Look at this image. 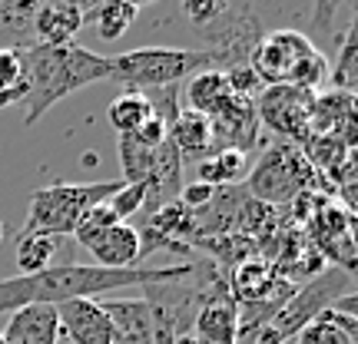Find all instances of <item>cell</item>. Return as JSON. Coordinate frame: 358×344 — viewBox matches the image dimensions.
Wrapping results in <instances>:
<instances>
[{
	"label": "cell",
	"mask_w": 358,
	"mask_h": 344,
	"mask_svg": "<svg viewBox=\"0 0 358 344\" xmlns=\"http://www.w3.org/2000/svg\"><path fill=\"white\" fill-rule=\"evenodd\" d=\"M106 119H110V126L116 129V136H133L136 129L146 126V123L153 119V106H150V100H146L143 93L123 89V93L110 103Z\"/></svg>",
	"instance_id": "27"
},
{
	"label": "cell",
	"mask_w": 358,
	"mask_h": 344,
	"mask_svg": "<svg viewBox=\"0 0 358 344\" xmlns=\"http://www.w3.org/2000/svg\"><path fill=\"white\" fill-rule=\"evenodd\" d=\"M189 334L203 344H236V334H239V305L232 301L229 288L213 292L199 305Z\"/></svg>",
	"instance_id": "13"
},
{
	"label": "cell",
	"mask_w": 358,
	"mask_h": 344,
	"mask_svg": "<svg viewBox=\"0 0 358 344\" xmlns=\"http://www.w3.org/2000/svg\"><path fill=\"white\" fill-rule=\"evenodd\" d=\"M27 96L24 126H37L43 113L80 89L110 80V57L80 47L77 40L66 47H30L24 50Z\"/></svg>",
	"instance_id": "2"
},
{
	"label": "cell",
	"mask_w": 358,
	"mask_h": 344,
	"mask_svg": "<svg viewBox=\"0 0 358 344\" xmlns=\"http://www.w3.org/2000/svg\"><path fill=\"white\" fill-rule=\"evenodd\" d=\"M285 344H358V318L345 311H322Z\"/></svg>",
	"instance_id": "22"
},
{
	"label": "cell",
	"mask_w": 358,
	"mask_h": 344,
	"mask_svg": "<svg viewBox=\"0 0 358 344\" xmlns=\"http://www.w3.org/2000/svg\"><path fill=\"white\" fill-rule=\"evenodd\" d=\"M87 252H93L100 268H133L143 258L140 229H133L129 222H116L90 245Z\"/></svg>",
	"instance_id": "18"
},
{
	"label": "cell",
	"mask_w": 358,
	"mask_h": 344,
	"mask_svg": "<svg viewBox=\"0 0 358 344\" xmlns=\"http://www.w3.org/2000/svg\"><path fill=\"white\" fill-rule=\"evenodd\" d=\"M113 344H153V308L146 298H103Z\"/></svg>",
	"instance_id": "16"
},
{
	"label": "cell",
	"mask_w": 358,
	"mask_h": 344,
	"mask_svg": "<svg viewBox=\"0 0 358 344\" xmlns=\"http://www.w3.org/2000/svg\"><path fill=\"white\" fill-rule=\"evenodd\" d=\"M0 93H24L27 96L24 50H0Z\"/></svg>",
	"instance_id": "29"
},
{
	"label": "cell",
	"mask_w": 358,
	"mask_h": 344,
	"mask_svg": "<svg viewBox=\"0 0 358 344\" xmlns=\"http://www.w3.org/2000/svg\"><path fill=\"white\" fill-rule=\"evenodd\" d=\"M229 96L232 93H229V83H226V73H222V70H203V73H196V77L189 80V87H186L189 110L206 116V119L216 113Z\"/></svg>",
	"instance_id": "24"
},
{
	"label": "cell",
	"mask_w": 358,
	"mask_h": 344,
	"mask_svg": "<svg viewBox=\"0 0 358 344\" xmlns=\"http://www.w3.org/2000/svg\"><path fill=\"white\" fill-rule=\"evenodd\" d=\"M110 225H116V216L110 212V205L103 202V205H93L87 216L77 222V229H73V239H77L80 248H90V245L100 239L103 232L110 229Z\"/></svg>",
	"instance_id": "28"
},
{
	"label": "cell",
	"mask_w": 358,
	"mask_h": 344,
	"mask_svg": "<svg viewBox=\"0 0 358 344\" xmlns=\"http://www.w3.org/2000/svg\"><path fill=\"white\" fill-rule=\"evenodd\" d=\"M0 242H3V222H0Z\"/></svg>",
	"instance_id": "32"
},
{
	"label": "cell",
	"mask_w": 358,
	"mask_h": 344,
	"mask_svg": "<svg viewBox=\"0 0 358 344\" xmlns=\"http://www.w3.org/2000/svg\"><path fill=\"white\" fill-rule=\"evenodd\" d=\"M222 10H226L222 0H186V3L179 7V13H182L196 30H203V27H209L213 20H219Z\"/></svg>",
	"instance_id": "31"
},
{
	"label": "cell",
	"mask_w": 358,
	"mask_h": 344,
	"mask_svg": "<svg viewBox=\"0 0 358 344\" xmlns=\"http://www.w3.org/2000/svg\"><path fill=\"white\" fill-rule=\"evenodd\" d=\"M352 285H355V281H352L348 271H342V268H322L315 278L295 285V292L289 294V301L272 315V321L259 331V338L252 344H285V341H292L295 334L302 331L315 315L335 308L345 294H352Z\"/></svg>",
	"instance_id": "6"
},
{
	"label": "cell",
	"mask_w": 358,
	"mask_h": 344,
	"mask_svg": "<svg viewBox=\"0 0 358 344\" xmlns=\"http://www.w3.org/2000/svg\"><path fill=\"white\" fill-rule=\"evenodd\" d=\"M312 50H319V47H315L302 30L279 27V30L262 33V40L256 43V50L249 57V70L259 77L262 87H279V83H289L292 70L302 63Z\"/></svg>",
	"instance_id": "9"
},
{
	"label": "cell",
	"mask_w": 358,
	"mask_h": 344,
	"mask_svg": "<svg viewBox=\"0 0 358 344\" xmlns=\"http://www.w3.org/2000/svg\"><path fill=\"white\" fill-rule=\"evenodd\" d=\"M70 242L60 235H17L13 242V258L20 275H37L43 268L70 265Z\"/></svg>",
	"instance_id": "19"
},
{
	"label": "cell",
	"mask_w": 358,
	"mask_h": 344,
	"mask_svg": "<svg viewBox=\"0 0 358 344\" xmlns=\"http://www.w3.org/2000/svg\"><path fill=\"white\" fill-rule=\"evenodd\" d=\"M57 321H60V334H66L73 344H113V328L100 301L90 298L64 301L57 305Z\"/></svg>",
	"instance_id": "14"
},
{
	"label": "cell",
	"mask_w": 358,
	"mask_h": 344,
	"mask_svg": "<svg viewBox=\"0 0 358 344\" xmlns=\"http://www.w3.org/2000/svg\"><path fill=\"white\" fill-rule=\"evenodd\" d=\"M3 344H57L60 341V321L53 305H27L10 311L7 328L0 331Z\"/></svg>",
	"instance_id": "17"
},
{
	"label": "cell",
	"mask_w": 358,
	"mask_h": 344,
	"mask_svg": "<svg viewBox=\"0 0 358 344\" xmlns=\"http://www.w3.org/2000/svg\"><path fill=\"white\" fill-rule=\"evenodd\" d=\"M312 100L315 93H306L299 87L279 83V87H262L252 96L256 106L259 126L272 129L275 136H282L285 142L302 146L308 140V116H312Z\"/></svg>",
	"instance_id": "8"
},
{
	"label": "cell",
	"mask_w": 358,
	"mask_h": 344,
	"mask_svg": "<svg viewBox=\"0 0 358 344\" xmlns=\"http://www.w3.org/2000/svg\"><path fill=\"white\" fill-rule=\"evenodd\" d=\"M196 33H203V53L213 57V66L232 70V66H249V57L262 40V27H259V17L245 3H226L222 17L203 27V30H196Z\"/></svg>",
	"instance_id": "7"
},
{
	"label": "cell",
	"mask_w": 358,
	"mask_h": 344,
	"mask_svg": "<svg viewBox=\"0 0 358 344\" xmlns=\"http://www.w3.org/2000/svg\"><path fill=\"white\" fill-rule=\"evenodd\" d=\"M83 10H87V3H70V0L37 3V13H34L37 47H66V43H73V37L87 27Z\"/></svg>",
	"instance_id": "15"
},
{
	"label": "cell",
	"mask_w": 358,
	"mask_h": 344,
	"mask_svg": "<svg viewBox=\"0 0 358 344\" xmlns=\"http://www.w3.org/2000/svg\"><path fill=\"white\" fill-rule=\"evenodd\" d=\"M209 129H213V153L236 149V153L252 156V146L259 142V116L252 100L232 93L229 100L209 116Z\"/></svg>",
	"instance_id": "11"
},
{
	"label": "cell",
	"mask_w": 358,
	"mask_h": 344,
	"mask_svg": "<svg viewBox=\"0 0 358 344\" xmlns=\"http://www.w3.org/2000/svg\"><path fill=\"white\" fill-rule=\"evenodd\" d=\"M106 205H110V212L116 216V222H127V218L140 216L143 205H146V186L143 182H127Z\"/></svg>",
	"instance_id": "30"
},
{
	"label": "cell",
	"mask_w": 358,
	"mask_h": 344,
	"mask_svg": "<svg viewBox=\"0 0 358 344\" xmlns=\"http://www.w3.org/2000/svg\"><path fill=\"white\" fill-rule=\"evenodd\" d=\"M37 0H0V50H30Z\"/></svg>",
	"instance_id": "21"
},
{
	"label": "cell",
	"mask_w": 358,
	"mask_h": 344,
	"mask_svg": "<svg viewBox=\"0 0 358 344\" xmlns=\"http://www.w3.org/2000/svg\"><path fill=\"white\" fill-rule=\"evenodd\" d=\"M329 83L338 93H355L358 83V7L352 13V24H348L345 37L338 43V57L335 63H329Z\"/></svg>",
	"instance_id": "26"
},
{
	"label": "cell",
	"mask_w": 358,
	"mask_h": 344,
	"mask_svg": "<svg viewBox=\"0 0 358 344\" xmlns=\"http://www.w3.org/2000/svg\"><path fill=\"white\" fill-rule=\"evenodd\" d=\"M196 265H166V268H100V265H53L37 275H13L0 278V315H10L27 305H64L90 298L100 301V294L120 292V288H150V285H169V281L189 278Z\"/></svg>",
	"instance_id": "1"
},
{
	"label": "cell",
	"mask_w": 358,
	"mask_h": 344,
	"mask_svg": "<svg viewBox=\"0 0 358 344\" xmlns=\"http://www.w3.org/2000/svg\"><path fill=\"white\" fill-rule=\"evenodd\" d=\"M123 179H106V182H53L30 195L27 205V222L20 235H60L70 239L77 222L87 216L93 205L110 202L123 189Z\"/></svg>",
	"instance_id": "3"
},
{
	"label": "cell",
	"mask_w": 358,
	"mask_h": 344,
	"mask_svg": "<svg viewBox=\"0 0 358 344\" xmlns=\"http://www.w3.org/2000/svg\"><path fill=\"white\" fill-rule=\"evenodd\" d=\"M325 176L306 159V153L295 142H275L245 176V195L262 205L295 202L302 192L322 186Z\"/></svg>",
	"instance_id": "5"
},
{
	"label": "cell",
	"mask_w": 358,
	"mask_h": 344,
	"mask_svg": "<svg viewBox=\"0 0 358 344\" xmlns=\"http://www.w3.org/2000/svg\"><path fill=\"white\" fill-rule=\"evenodd\" d=\"M232 301L236 305H256V301H268L275 294H285L295 288V281L279 278V271L266 258H243L239 265L232 268L229 285Z\"/></svg>",
	"instance_id": "12"
},
{
	"label": "cell",
	"mask_w": 358,
	"mask_h": 344,
	"mask_svg": "<svg viewBox=\"0 0 358 344\" xmlns=\"http://www.w3.org/2000/svg\"><path fill=\"white\" fill-rule=\"evenodd\" d=\"M203 70H216L213 57L186 47H136L129 53L110 57V80L129 93H153V89L179 87Z\"/></svg>",
	"instance_id": "4"
},
{
	"label": "cell",
	"mask_w": 358,
	"mask_h": 344,
	"mask_svg": "<svg viewBox=\"0 0 358 344\" xmlns=\"http://www.w3.org/2000/svg\"><path fill=\"white\" fill-rule=\"evenodd\" d=\"M308 232H312V245H315L319 258H329L332 268H342V271L352 275V268H355L352 212L325 199V202L312 212V225H308Z\"/></svg>",
	"instance_id": "10"
},
{
	"label": "cell",
	"mask_w": 358,
	"mask_h": 344,
	"mask_svg": "<svg viewBox=\"0 0 358 344\" xmlns=\"http://www.w3.org/2000/svg\"><path fill=\"white\" fill-rule=\"evenodd\" d=\"M252 169V156L249 153H236V149H219L209 153L206 159H199V182L209 189H229L236 182H243Z\"/></svg>",
	"instance_id": "23"
},
{
	"label": "cell",
	"mask_w": 358,
	"mask_h": 344,
	"mask_svg": "<svg viewBox=\"0 0 358 344\" xmlns=\"http://www.w3.org/2000/svg\"><path fill=\"white\" fill-rule=\"evenodd\" d=\"M83 17L93 20L96 33H100L106 43H113V40H120L129 27L136 24V17H140V3H123V0H113V3H96V7H87Z\"/></svg>",
	"instance_id": "25"
},
{
	"label": "cell",
	"mask_w": 358,
	"mask_h": 344,
	"mask_svg": "<svg viewBox=\"0 0 358 344\" xmlns=\"http://www.w3.org/2000/svg\"><path fill=\"white\" fill-rule=\"evenodd\" d=\"M166 140L176 146L179 159H206L213 153V129L209 119L192 110H179V116L173 119V126L166 129Z\"/></svg>",
	"instance_id": "20"
}]
</instances>
